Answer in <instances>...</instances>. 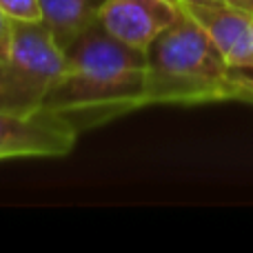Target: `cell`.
Listing matches in <instances>:
<instances>
[{
  "label": "cell",
  "mask_w": 253,
  "mask_h": 253,
  "mask_svg": "<svg viewBox=\"0 0 253 253\" xmlns=\"http://www.w3.org/2000/svg\"><path fill=\"white\" fill-rule=\"evenodd\" d=\"M149 107L147 51L114 38L98 20L65 49V69L51 89V111L78 133Z\"/></svg>",
  "instance_id": "1"
},
{
  "label": "cell",
  "mask_w": 253,
  "mask_h": 253,
  "mask_svg": "<svg viewBox=\"0 0 253 253\" xmlns=\"http://www.w3.org/2000/svg\"><path fill=\"white\" fill-rule=\"evenodd\" d=\"M231 69L205 27L182 9L147 49L149 107L227 100Z\"/></svg>",
  "instance_id": "2"
},
{
  "label": "cell",
  "mask_w": 253,
  "mask_h": 253,
  "mask_svg": "<svg viewBox=\"0 0 253 253\" xmlns=\"http://www.w3.org/2000/svg\"><path fill=\"white\" fill-rule=\"evenodd\" d=\"M65 69V49L44 22L13 20L11 51L0 60V111L34 116L44 111Z\"/></svg>",
  "instance_id": "3"
},
{
  "label": "cell",
  "mask_w": 253,
  "mask_h": 253,
  "mask_svg": "<svg viewBox=\"0 0 253 253\" xmlns=\"http://www.w3.org/2000/svg\"><path fill=\"white\" fill-rule=\"evenodd\" d=\"M78 135L74 126L51 111L34 116L0 111V160L69 156Z\"/></svg>",
  "instance_id": "4"
},
{
  "label": "cell",
  "mask_w": 253,
  "mask_h": 253,
  "mask_svg": "<svg viewBox=\"0 0 253 253\" xmlns=\"http://www.w3.org/2000/svg\"><path fill=\"white\" fill-rule=\"evenodd\" d=\"M182 13L178 0H105L100 22L114 38L147 51Z\"/></svg>",
  "instance_id": "5"
},
{
  "label": "cell",
  "mask_w": 253,
  "mask_h": 253,
  "mask_svg": "<svg viewBox=\"0 0 253 253\" xmlns=\"http://www.w3.org/2000/svg\"><path fill=\"white\" fill-rule=\"evenodd\" d=\"M178 2L198 25L205 27L229 65L236 69H253V11L207 0Z\"/></svg>",
  "instance_id": "6"
},
{
  "label": "cell",
  "mask_w": 253,
  "mask_h": 253,
  "mask_svg": "<svg viewBox=\"0 0 253 253\" xmlns=\"http://www.w3.org/2000/svg\"><path fill=\"white\" fill-rule=\"evenodd\" d=\"M102 4L105 0H40L42 22L62 49L100 20Z\"/></svg>",
  "instance_id": "7"
},
{
  "label": "cell",
  "mask_w": 253,
  "mask_h": 253,
  "mask_svg": "<svg viewBox=\"0 0 253 253\" xmlns=\"http://www.w3.org/2000/svg\"><path fill=\"white\" fill-rule=\"evenodd\" d=\"M0 9L11 20L20 22H42L40 0H0Z\"/></svg>",
  "instance_id": "8"
},
{
  "label": "cell",
  "mask_w": 253,
  "mask_h": 253,
  "mask_svg": "<svg viewBox=\"0 0 253 253\" xmlns=\"http://www.w3.org/2000/svg\"><path fill=\"white\" fill-rule=\"evenodd\" d=\"M227 100L253 105V69H231Z\"/></svg>",
  "instance_id": "9"
},
{
  "label": "cell",
  "mask_w": 253,
  "mask_h": 253,
  "mask_svg": "<svg viewBox=\"0 0 253 253\" xmlns=\"http://www.w3.org/2000/svg\"><path fill=\"white\" fill-rule=\"evenodd\" d=\"M13 42V20L0 9V60L9 56Z\"/></svg>",
  "instance_id": "10"
},
{
  "label": "cell",
  "mask_w": 253,
  "mask_h": 253,
  "mask_svg": "<svg viewBox=\"0 0 253 253\" xmlns=\"http://www.w3.org/2000/svg\"><path fill=\"white\" fill-rule=\"evenodd\" d=\"M222 2L231 4V7H238V9H247V11H253V0H222Z\"/></svg>",
  "instance_id": "11"
},
{
  "label": "cell",
  "mask_w": 253,
  "mask_h": 253,
  "mask_svg": "<svg viewBox=\"0 0 253 253\" xmlns=\"http://www.w3.org/2000/svg\"><path fill=\"white\" fill-rule=\"evenodd\" d=\"M207 2H222V0H207Z\"/></svg>",
  "instance_id": "12"
}]
</instances>
